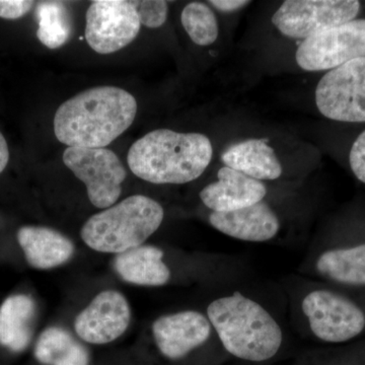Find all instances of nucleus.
<instances>
[{
    "label": "nucleus",
    "instance_id": "f8f14e48",
    "mask_svg": "<svg viewBox=\"0 0 365 365\" xmlns=\"http://www.w3.org/2000/svg\"><path fill=\"white\" fill-rule=\"evenodd\" d=\"M211 324L195 311L160 317L153 325L158 350L170 359H180L208 340Z\"/></svg>",
    "mask_w": 365,
    "mask_h": 365
},
{
    "label": "nucleus",
    "instance_id": "f257e3e1",
    "mask_svg": "<svg viewBox=\"0 0 365 365\" xmlns=\"http://www.w3.org/2000/svg\"><path fill=\"white\" fill-rule=\"evenodd\" d=\"M135 98L118 86L88 88L60 106L55 136L68 148H106L133 123Z\"/></svg>",
    "mask_w": 365,
    "mask_h": 365
},
{
    "label": "nucleus",
    "instance_id": "4be33fe9",
    "mask_svg": "<svg viewBox=\"0 0 365 365\" xmlns=\"http://www.w3.org/2000/svg\"><path fill=\"white\" fill-rule=\"evenodd\" d=\"M182 25L198 46L213 44L218 38V23L212 9L203 2H191L182 9Z\"/></svg>",
    "mask_w": 365,
    "mask_h": 365
},
{
    "label": "nucleus",
    "instance_id": "f3484780",
    "mask_svg": "<svg viewBox=\"0 0 365 365\" xmlns=\"http://www.w3.org/2000/svg\"><path fill=\"white\" fill-rule=\"evenodd\" d=\"M37 317L35 300L26 294L7 297L0 306V345L21 352L32 341Z\"/></svg>",
    "mask_w": 365,
    "mask_h": 365
},
{
    "label": "nucleus",
    "instance_id": "dca6fc26",
    "mask_svg": "<svg viewBox=\"0 0 365 365\" xmlns=\"http://www.w3.org/2000/svg\"><path fill=\"white\" fill-rule=\"evenodd\" d=\"M163 258L162 250L143 245L117 254L114 269L125 282L141 287H162L170 278V269Z\"/></svg>",
    "mask_w": 365,
    "mask_h": 365
},
{
    "label": "nucleus",
    "instance_id": "39448f33",
    "mask_svg": "<svg viewBox=\"0 0 365 365\" xmlns=\"http://www.w3.org/2000/svg\"><path fill=\"white\" fill-rule=\"evenodd\" d=\"M64 165L86 185L93 206L107 209L117 202L127 173L116 153L108 148H67Z\"/></svg>",
    "mask_w": 365,
    "mask_h": 365
},
{
    "label": "nucleus",
    "instance_id": "1a4fd4ad",
    "mask_svg": "<svg viewBox=\"0 0 365 365\" xmlns=\"http://www.w3.org/2000/svg\"><path fill=\"white\" fill-rule=\"evenodd\" d=\"M302 309L312 332L325 342H346L365 328L364 312L351 300L329 290H314L307 294Z\"/></svg>",
    "mask_w": 365,
    "mask_h": 365
},
{
    "label": "nucleus",
    "instance_id": "b1692460",
    "mask_svg": "<svg viewBox=\"0 0 365 365\" xmlns=\"http://www.w3.org/2000/svg\"><path fill=\"white\" fill-rule=\"evenodd\" d=\"M349 163L353 174L365 184V130L353 143L350 150Z\"/></svg>",
    "mask_w": 365,
    "mask_h": 365
},
{
    "label": "nucleus",
    "instance_id": "5701e85b",
    "mask_svg": "<svg viewBox=\"0 0 365 365\" xmlns=\"http://www.w3.org/2000/svg\"><path fill=\"white\" fill-rule=\"evenodd\" d=\"M135 7L141 25L158 29L167 21L169 6L163 0H137L132 1Z\"/></svg>",
    "mask_w": 365,
    "mask_h": 365
},
{
    "label": "nucleus",
    "instance_id": "2eb2a0df",
    "mask_svg": "<svg viewBox=\"0 0 365 365\" xmlns=\"http://www.w3.org/2000/svg\"><path fill=\"white\" fill-rule=\"evenodd\" d=\"M18 241L31 267L48 270L67 263L74 254L71 240L57 230L46 227H23Z\"/></svg>",
    "mask_w": 365,
    "mask_h": 365
},
{
    "label": "nucleus",
    "instance_id": "aec40b11",
    "mask_svg": "<svg viewBox=\"0 0 365 365\" xmlns=\"http://www.w3.org/2000/svg\"><path fill=\"white\" fill-rule=\"evenodd\" d=\"M317 270L336 282L365 287V245L325 252L317 262Z\"/></svg>",
    "mask_w": 365,
    "mask_h": 365
},
{
    "label": "nucleus",
    "instance_id": "f03ea898",
    "mask_svg": "<svg viewBox=\"0 0 365 365\" xmlns=\"http://www.w3.org/2000/svg\"><path fill=\"white\" fill-rule=\"evenodd\" d=\"M212 157V144L204 134L157 129L132 144L127 162L143 181L178 185L198 179Z\"/></svg>",
    "mask_w": 365,
    "mask_h": 365
},
{
    "label": "nucleus",
    "instance_id": "7ed1b4c3",
    "mask_svg": "<svg viewBox=\"0 0 365 365\" xmlns=\"http://www.w3.org/2000/svg\"><path fill=\"white\" fill-rule=\"evenodd\" d=\"M207 316L223 347L237 359L265 361L282 344L277 322L261 304L240 292L211 302Z\"/></svg>",
    "mask_w": 365,
    "mask_h": 365
},
{
    "label": "nucleus",
    "instance_id": "9b49d317",
    "mask_svg": "<svg viewBox=\"0 0 365 365\" xmlns=\"http://www.w3.org/2000/svg\"><path fill=\"white\" fill-rule=\"evenodd\" d=\"M130 319V307L124 295L116 290H105L78 314L74 329L86 342L108 344L126 332Z\"/></svg>",
    "mask_w": 365,
    "mask_h": 365
},
{
    "label": "nucleus",
    "instance_id": "6e6552de",
    "mask_svg": "<svg viewBox=\"0 0 365 365\" xmlns=\"http://www.w3.org/2000/svg\"><path fill=\"white\" fill-rule=\"evenodd\" d=\"M356 0H287L273 14V25L282 35L306 40L314 34L355 20Z\"/></svg>",
    "mask_w": 365,
    "mask_h": 365
},
{
    "label": "nucleus",
    "instance_id": "bb28decb",
    "mask_svg": "<svg viewBox=\"0 0 365 365\" xmlns=\"http://www.w3.org/2000/svg\"><path fill=\"white\" fill-rule=\"evenodd\" d=\"M9 160V145L4 134L0 131V174L6 170L7 163Z\"/></svg>",
    "mask_w": 365,
    "mask_h": 365
},
{
    "label": "nucleus",
    "instance_id": "412c9836",
    "mask_svg": "<svg viewBox=\"0 0 365 365\" xmlns=\"http://www.w3.org/2000/svg\"><path fill=\"white\" fill-rule=\"evenodd\" d=\"M37 37L49 49H57L71 37V9L63 1H42L36 9Z\"/></svg>",
    "mask_w": 365,
    "mask_h": 365
},
{
    "label": "nucleus",
    "instance_id": "393cba45",
    "mask_svg": "<svg viewBox=\"0 0 365 365\" xmlns=\"http://www.w3.org/2000/svg\"><path fill=\"white\" fill-rule=\"evenodd\" d=\"M34 4L29 0H0V18L18 20L30 13Z\"/></svg>",
    "mask_w": 365,
    "mask_h": 365
},
{
    "label": "nucleus",
    "instance_id": "a211bd4d",
    "mask_svg": "<svg viewBox=\"0 0 365 365\" xmlns=\"http://www.w3.org/2000/svg\"><path fill=\"white\" fill-rule=\"evenodd\" d=\"M225 167L257 181H273L282 175L275 151L265 140L249 139L230 146L222 155Z\"/></svg>",
    "mask_w": 365,
    "mask_h": 365
},
{
    "label": "nucleus",
    "instance_id": "6ab92c4d",
    "mask_svg": "<svg viewBox=\"0 0 365 365\" xmlns=\"http://www.w3.org/2000/svg\"><path fill=\"white\" fill-rule=\"evenodd\" d=\"M35 357L44 365H88L85 346L66 329L50 327L41 334L35 346Z\"/></svg>",
    "mask_w": 365,
    "mask_h": 365
},
{
    "label": "nucleus",
    "instance_id": "9d476101",
    "mask_svg": "<svg viewBox=\"0 0 365 365\" xmlns=\"http://www.w3.org/2000/svg\"><path fill=\"white\" fill-rule=\"evenodd\" d=\"M140 26L132 1L98 0L86 11V39L93 51L111 54L133 42Z\"/></svg>",
    "mask_w": 365,
    "mask_h": 365
},
{
    "label": "nucleus",
    "instance_id": "0eeeda50",
    "mask_svg": "<svg viewBox=\"0 0 365 365\" xmlns=\"http://www.w3.org/2000/svg\"><path fill=\"white\" fill-rule=\"evenodd\" d=\"M365 57V20H353L314 34L297 49V64L307 71H332Z\"/></svg>",
    "mask_w": 365,
    "mask_h": 365
},
{
    "label": "nucleus",
    "instance_id": "4468645a",
    "mask_svg": "<svg viewBox=\"0 0 365 365\" xmlns=\"http://www.w3.org/2000/svg\"><path fill=\"white\" fill-rule=\"evenodd\" d=\"M209 222L223 235L245 242H267L280 228L277 215L264 202L230 212H212Z\"/></svg>",
    "mask_w": 365,
    "mask_h": 365
},
{
    "label": "nucleus",
    "instance_id": "423d86ee",
    "mask_svg": "<svg viewBox=\"0 0 365 365\" xmlns=\"http://www.w3.org/2000/svg\"><path fill=\"white\" fill-rule=\"evenodd\" d=\"M316 104L328 119L365 122V57L327 72L317 86Z\"/></svg>",
    "mask_w": 365,
    "mask_h": 365
},
{
    "label": "nucleus",
    "instance_id": "a878e982",
    "mask_svg": "<svg viewBox=\"0 0 365 365\" xmlns=\"http://www.w3.org/2000/svg\"><path fill=\"white\" fill-rule=\"evenodd\" d=\"M209 4L218 11L230 13V11H237V9L248 6L251 2L247 1V0H211Z\"/></svg>",
    "mask_w": 365,
    "mask_h": 365
},
{
    "label": "nucleus",
    "instance_id": "ddd939ff",
    "mask_svg": "<svg viewBox=\"0 0 365 365\" xmlns=\"http://www.w3.org/2000/svg\"><path fill=\"white\" fill-rule=\"evenodd\" d=\"M218 180L200 192L204 205L212 212H230L262 202L267 188L261 181L242 173L223 167L218 170Z\"/></svg>",
    "mask_w": 365,
    "mask_h": 365
},
{
    "label": "nucleus",
    "instance_id": "20e7f679",
    "mask_svg": "<svg viewBox=\"0 0 365 365\" xmlns=\"http://www.w3.org/2000/svg\"><path fill=\"white\" fill-rule=\"evenodd\" d=\"M163 216L155 199L130 196L91 216L81 228V239L101 253H123L143 246L160 227Z\"/></svg>",
    "mask_w": 365,
    "mask_h": 365
}]
</instances>
